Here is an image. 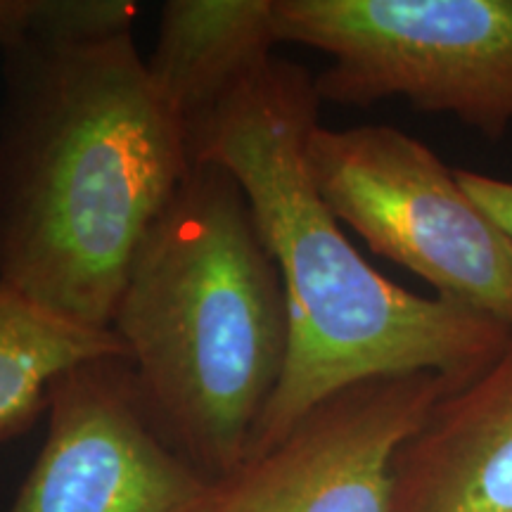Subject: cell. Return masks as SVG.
Here are the masks:
<instances>
[{
  "label": "cell",
  "mask_w": 512,
  "mask_h": 512,
  "mask_svg": "<svg viewBox=\"0 0 512 512\" xmlns=\"http://www.w3.org/2000/svg\"><path fill=\"white\" fill-rule=\"evenodd\" d=\"M456 176L472 200L503 228L512 242V181L472 169H456Z\"/></svg>",
  "instance_id": "12"
},
{
  "label": "cell",
  "mask_w": 512,
  "mask_h": 512,
  "mask_svg": "<svg viewBox=\"0 0 512 512\" xmlns=\"http://www.w3.org/2000/svg\"><path fill=\"white\" fill-rule=\"evenodd\" d=\"M453 389L434 373L344 387L211 486L204 512H392L396 453Z\"/></svg>",
  "instance_id": "6"
},
{
  "label": "cell",
  "mask_w": 512,
  "mask_h": 512,
  "mask_svg": "<svg viewBox=\"0 0 512 512\" xmlns=\"http://www.w3.org/2000/svg\"><path fill=\"white\" fill-rule=\"evenodd\" d=\"M320 105L316 76L271 55L190 131L192 164L221 166L240 185L290 309L283 377L247 458L356 382L434 373L465 387L512 337L494 318L392 283L358 252L306 164Z\"/></svg>",
  "instance_id": "1"
},
{
  "label": "cell",
  "mask_w": 512,
  "mask_h": 512,
  "mask_svg": "<svg viewBox=\"0 0 512 512\" xmlns=\"http://www.w3.org/2000/svg\"><path fill=\"white\" fill-rule=\"evenodd\" d=\"M110 330L157 437L209 484L233 475L283 377L290 309L221 166L192 164L128 268Z\"/></svg>",
  "instance_id": "3"
},
{
  "label": "cell",
  "mask_w": 512,
  "mask_h": 512,
  "mask_svg": "<svg viewBox=\"0 0 512 512\" xmlns=\"http://www.w3.org/2000/svg\"><path fill=\"white\" fill-rule=\"evenodd\" d=\"M392 512H512V337L396 453Z\"/></svg>",
  "instance_id": "8"
},
{
  "label": "cell",
  "mask_w": 512,
  "mask_h": 512,
  "mask_svg": "<svg viewBox=\"0 0 512 512\" xmlns=\"http://www.w3.org/2000/svg\"><path fill=\"white\" fill-rule=\"evenodd\" d=\"M273 0H171L145 62L157 98L190 131L273 55Z\"/></svg>",
  "instance_id": "9"
},
{
  "label": "cell",
  "mask_w": 512,
  "mask_h": 512,
  "mask_svg": "<svg viewBox=\"0 0 512 512\" xmlns=\"http://www.w3.org/2000/svg\"><path fill=\"white\" fill-rule=\"evenodd\" d=\"M48 434L8 512H204L207 479L157 437L124 358L67 368L48 389Z\"/></svg>",
  "instance_id": "7"
},
{
  "label": "cell",
  "mask_w": 512,
  "mask_h": 512,
  "mask_svg": "<svg viewBox=\"0 0 512 512\" xmlns=\"http://www.w3.org/2000/svg\"><path fill=\"white\" fill-rule=\"evenodd\" d=\"M140 5L128 0H3L0 50L12 43L81 48L133 34Z\"/></svg>",
  "instance_id": "11"
},
{
  "label": "cell",
  "mask_w": 512,
  "mask_h": 512,
  "mask_svg": "<svg viewBox=\"0 0 512 512\" xmlns=\"http://www.w3.org/2000/svg\"><path fill=\"white\" fill-rule=\"evenodd\" d=\"M98 358L128 361L112 330L67 323L0 285V441L22 437L46 413L57 375Z\"/></svg>",
  "instance_id": "10"
},
{
  "label": "cell",
  "mask_w": 512,
  "mask_h": 512,
  "mask_svg": "<svg viewBox=\"0 0 512 512\" xmlns=\"http://www.w3.org/2000/svg\"><path fill=\"white\" fill-rule=\"evenodd\" d=\"M306 164L335 219L375 254L512 330V242L437 152L389 124H318Z\"/></svg>",
  "instance_id": "5"
},
{
  "label": "cell",
  "mask_w": 512,
  "mask_h": 512,
  "mask_svg": "<svg viewBox=\"0 0 512 512\" xmlns=\"http://www.w3.org/2000/svg\"><path fill=\"white\" fill-rule=\"evenodd\" d=\"M0 285L50 316L110 330L140 245L192 169L133 34L3 48Z\"/></svg>",
  "instance_id": "2"
},
{
  "label": "cell",
  "mask_w": 512,
  "mask_h": 512,
  "mask_svg": "<svg viewBox=\"0 0 512 512\" xmlns=\"http://www.w3.org/2000/svg\"><path fill=\"white\" fill-rule=\"evenodd\" d=\"M273 29L330 57L320 102L401 98L489 140L512 126V0H273Z\"/></svg>",
  "instance_id": "4"
}]
</instances>
